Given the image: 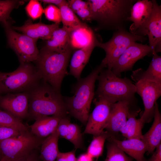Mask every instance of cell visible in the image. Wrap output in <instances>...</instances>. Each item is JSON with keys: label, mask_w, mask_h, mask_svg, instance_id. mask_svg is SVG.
Masks as SVG:
<instances>
[{"label": "cell", "mask_w": 161, "mask_h": 161, "mask_svg": "<svg viewBox=\"0 0 161 161\" xmlns=\"http://www.w3.org/2000/svg\"><path fill=\"white\" fill-rule=\"evenodd\" d=\"M60 10L63 27L72 32L78 28L87 26L81 21L68 6L67 1L58 7Z\"/></svg>", "instance_id": "cell-28"}, {"label": "cell", "mask_w": 161, "mask_h": 161, "mask_svg": "<svg viewBox=\"0 0 161 161\" xmlns=\"http://www.w3.org/2000/svg\"><path fill=\"white\" fill-rule=\"evenodd\" d=\"M97 40L96 39L87 46L77 49L72 55L69 65L70 73L78 80L80 79L81 72L96 47Z\"/></svg>", "instance_id": "cell-19"}, {"label": "cell", "mask_w": 161, "mask_h": 161, "mask_svg": "<svg viewBox=\"0 0 161 161\" xmlns=\"http://www.w3.org/2000/svg\"><path fill=\"white\" fill-rule=\"evenodd\" d=\"M59 136L57 129L45 138L41 144L40 158L42 161H55L59 153Z\"/></svg>", "instance_id": "cell-26"}, {"label": "cell", "mask_w": 161, "mask_h": 161, "mask_svg": "<svg viewBox=\"0 0 161 161\" xmlns=\"http://www.w3.org/2000/svg\"><path fill=\"white\" fill-rule=\"evenodd\" d=\"M132 101L123 100L113 104L105 129L110 137L120 132L127 121Z\"/></svg>", "instance_id": "cell-15"}, {"label": "cell", "mask_w": 161, "mask_h": 161, "mask_svg": "<svg viewBox=\"0 0 161 161\" xmlns=\"http://www.w3.org/2000/svg\"><path fill=\"white\" fill-rule=\"evenodd\" d=\"M114 142L126 154L136 161H144V154L147 152L146 143L142 139L133 138L119 140L111 137L109 139Z\"/></svg>", "instance_id": "cell-18"}, {"label": "cell", "mask_w": 161, "mask_h": 161, "mask_svg": "<svg viewBox=\"0 0 161 161\" xmlns=\"http://www.w3.org/2000/svg\"><path fill=\"white\" fill-rule=\"evenodd\" d=\"M71 32L63 27L57 28L53 32L50 38L46 41L44 47L58 51H63L71 48L70 44Z\"/></svg>", "instance_id": "cell-24"}, {"label": "cell", "mask_w": 161, "mask_h": 161, "mask_svg": "<svg viewBox=\"0 0 161 161\" xmlns=\"http://www.w3.org/2000/svg\"><path fill=\"white\" fill-rule=\"evenodd\" d=\"M138 111L130 109L127 121L120 132L127 139H142L143 134L142 129L144 124L140 118L137 119Z\"/></svg>", "instance_id": "cell-25"}, {"label": "cell", "mask_w": 161, "mask_h": 161, "mask_svg": "<svg viewBox=\"0 0 161 161\" xmlns=\"http://www.w3.org/2000/svg\"><path fill=\"white\" fill-rule=\"evenodd\" d=\"M21 133L17 130L10 128H0V141L17 136Z\"/></svg>", "instance_id": "cell-35"}, {"label": "cell", "mask_w": 161, "mask_h": 161, "mask_svg": "<svg viewBox=\"0 0 161 161\" xmlns=\"http://www.w3.org/2000/svg\"><path fill=\"white\" fill-rule=\"evenodd\" d=\"M45 139L39 138L28 131L0 141L2 158L7 161H18L41 145Z\"/></svg>", "instance_id": "cell-7"}, {"label": "cell", "mask_w": 161, "mask_h": 161, "mask_svg": "<svg viewBox=\"0 0 161 161\" xmlns=\"http://www.w3.org/2000/svg\"><path fill=\"white\" fill-rule=\"evenodd\" d=\"M29 92L28 117L35 120L44 116L65 117L67 111L58 92L42 80Z\"/></svg>", "instance_id": "cell-2"}, {"label": "cell", "mask_w": 161, "mask_h": 161, "mask_svg": "<svg viewBox=\"0 0 161 161\" xmlns=\"http://www.w3.org/2000/svg\"><path fill=\"white\" fill-rule=\"evenodd\" d=\"M75 13L83 20L86 21L92 20V13L89 6L79 10Z\"/></svg>", "instance_id": "cell-37"}, {"label": "cell", "mask_w": 161, "mask_h": 161, "mask_svg": "<svg viewBox=\"0 0 161 161\" xmlns=\"http://www.w3.org/2000/svg\"><path fill=\"white\" fill-rule=\"evenodd\" d=\"M152 55V59L146 70L140 68L133 72L131 78L136 82L140 80H146L161 83V57L157 53Z\"/></svg>", "instance_id": "cell-23"}, {"label": "cell", "mask_w": 161, "mask_h": 161, "mask_svg": "<svg viewBox=\"0 0 161 161\" xmlns=\"http://www.w3.org/2000/svg\"><path fill=\"white\" fill-rule=\"evenodd\" d=\"M55 161H68L66 152H59Z\"/></svg>", "instance_id": "cell-42"}, {"label": "cell", "mask_w": 161, "mask_h": 161, "mask_svg": "<svg viewBox=\"0 0 161 161\" xmlns=\"http://www.w3.org/2000/svg\"><path fill=\"white\" fill-rule=\"evenodd\" d=\"M41 80L36 66L31 63L20 64L12 72H0V94L29 91Z\"/></svg>", "instance_id": "cell-6"}, {"label": "cell", "mask_w": 161, "mask_h": 161, "mask_svg": "<svg viewBox=\"0 0 161 161\" xmlns=\"http://www.w3.org/2000/svg\"><path fill=\"white\" fill-rule=\"evenodd\" d=\"M18 161H39V159L34 151Z\"/></svg>", "instance_id": "cell-39"}, {"label": "cell", "mask_w": 161, "mask_h": 161, "mask_svg": "<svg viewBox=\"0 0 161 161\" xmlns=\"http://www.w3.org/2000/svg\"><path fill=\"white\" fill-rule=\"evenodd\" d=\"M0 161H7L5 159L3 158H2Z\"/></svg>", "instance_id": "cell-43"}, {"label": "cell", "mask_w": 161, "mask_h": 161, "mask_svg": "<svg viewBox=\"0 0 161 161\" xmlns=\"http://www.w3.org/2000/svg\"><path fill=\"white\" fill-rule=\"evenodd\" d=\"M153 10L149 18L135 32L134 34L147 35L152 55L161 51V6L152 0Z\"/></svg>", "instance_id": "cell-11"}, {"label": "cell", "mask_w": 161, "mask_h": 161, "mask_svg": "<svg viewBox=\"0 0 161 161\" xmlns=\"http://www.w3.org/2000/svg\"><path fill=\"white\" fill-rule=\"evenodd\" d=\"M135 86L136 93L141 97L144 107L140 118L144 124L149 123L154 117L155 104L161 95V83L140 80Z\"/></svg>", "instance_id": "cell-12"}, {"label": "cell", "mask_w": 161, "mask_h": 161, "mask_svg": "<svg viewBox=\"0 0 161 161\" xmlns=\"http://www.w3.org/2000/svg\"><path fill=\"white\" fill-rule=\"evenodd\" d=\"M29 93H8L0 95V108L21 120L28 117Z\"/></svg>", "instance_id": "cell-14"}, {"label": "cell", "mask_w": 161, "mask_h": 161, "mask_svg": "<svg viewBox=\"0 0 161 161\" xmlns=\"http://www.w3.org/2000/svg\"><path fill=\"white\" fill-rule=\"evenodd\" d=\"M97 80V96L103 97L112 103L123 100L132 101L136 93L135 85L129 78H121L111 70H102Z\"/></svg>", "instance_id": "cell-5"}, {"label": "cell", "mask_w": 161, "mask_h": 161, "mask_svg": "<svg viewBox=\"0 0 161 161\" xmlns=\"http://www.w3.org/2000/svg\"><path fill=\"white\" fill-rule=\"evenodd\" d=\"M151 55V50L149 45L134 43L116 61L111 70L114 74L119 77L121 72L132 70L137 61L145 56Z\"/></svg>", "instance_id": "cell-13"}, {"label": "cell", "mask_w": 161, "mask_h": 161, "mask_svg": "<svg viewBox=\"0 0 161 161\" xmlns=\"http://www.w3.org/2000/svg\"><path fill=\"white\" fill-rule=\"evenodd\" d=\"M25 9L28 15L33 20L39 18L44 13V10L41 5L36 0L30 1Z\"/></svg>", "instance_id": "cell-33"}, {"label": "cell", "mask_w": 161, "mask_h": 161, "mask_svg": "<svg viewBox=\"0 0 161 161\" xmlns=\"http://www.w3.org/2000/svg\"><path fill=\"white\" fill-rule=\"evenodd\" d=\"M76 161H93V158L86 153L81 154Z\"/></svg>", "instance_id": "cell-41"}, {"label": "cell", "mask_w": 161, "mask_h": 161, "mask_svg": "<svg viewBox=\"0 0 161 161\" xmlns=\"http://www.w3.org/2000/svg\"><path fill=\"white\" fill-rule=\"evenodd\" d=\"M2 157V156L0 152V160L1 159Z\"/></svg>", "instance_id": "cell-44"}, {"label": "cell", "mask_w": 161, "mask_h": 161, "mask_svg": "<svg viewBox=\"0 0 161 161\" xmlns=\"http://www.w3.org/2000/svg\"><path fill=\"white\" fill-rule=\"evenodd\" d=\"M7 127L14 129L21 133L29 131L21 120L9 113L0 109V128Z\"/></svg>", "instance_id": "cell-29"}, {"label": "cell", "mask_w": 161, "mask_h": 161, "mask_svg": "<svg viewBox=\"0 0 161 161\" xmlns=\"http://www.w3.org/2000/svg\"><path fill=\"white\" fill-rule=\"evenodd\" d=\"M147 40L145 36L133 34L126 29H120L115 31L111 38L106 43L97 40L95 46L104 50L106 56L102 62L111 69L116 61L131 44L137 41L143 42Z\"/></svg>", "instance_id": "cell-8"}, {"label": "cell", "mask_w": 161, "mask_h": 161, "mask_svg": "<svg viewBox=\"0 0 161 161\" xmlns=\"http://www.w3.org/2000/svg\"><path fill=\"white\" fill-rule=\"evenodd\" d=\"M92 20L97 29L116 31L126 29L131 8L137 0H89Z\"/></svg>", "instance_id": "cell-1"}, {"label": "cell", "mask_w": 161, "mask_h": 161, "mask_svg": "<svg viewBox=\"0 0 161 161\" xmlns=\"http://www.w3.org/2000/svg\"><path fill=\"white\" fill-rule=\"evenodd\" d=\"M93 102L95 107L89 115L84 133L95 136L100 134L106 129L113 103L98 96Z\"/></svg>", "instance_id": "cell-10"}, {"label": "cell", "mask_w": 161, "mask_h": 161, "mask_svg": "<svg viewBox=\"0 0 161 161\" xmlns=\"http://www.w3.org/2000/svg\"><path fill=\"white\" fill-rule=\"evenodd\" d=\"M1 23L8 44L17 55L20 64L35 61L39 52L36 45L37 41L26 35L16 32L8 21Z\"/></svg>", "instance_id": "cell-9"}, {"label": "cell", "mask_w": 161, "mask_h": 161, "mask_svg": "<svg viewBox=\"0 0 161 161\" xmlns=\"http://www.w3.org/2000/svg\"><path fill=\"white\" fill-rule=\"evenodd\" d=\"M154 120L149 130L143 135L142 139L146 143L149 154L153 152L156 148L161 144V114L159 109L158 104L155 105Z\"/></svg>", "instance_id": "cell-21"}, {"label": "cell", "mask_w": 161, "mask_h": 161, "mask_svg": "<svg viewBox=\"0 0 161 161\" xmlns=\"http://www.w3.org/2000/svg\"><path fill=\"white\" fill-rule=\"evenodd\" d=\"M46 18L49 21L59 24L61 21V16L60 9L53 4H49L44 10Z\"/></svg>", "instance_id": "cell-34"}, {"label": "cell", "mask_w": 161, "mask_h": 161, "mask_svg": "<svg viewBox=\"0 0 161 161\" xmlns=\"http://www.w3.org/2000/svg\"><path fill=\"white\" fill-rule=\"evenodd\" d=\"M59 27L58 23L51 24L33 23L30 21H27L22 26L12 27L14 30L21 32L36 41L39 38L46 41L49 39L53 31Z\"/></svg>", "instance_id": "cell-17"}, {"label": "cell", "mask_w": 161, "mask_h": 161, "mask_svg": "<svg viewBox=\"0 0 161 161\" xmlns=\"http://www.w3.org/2000/svg\"><path fill=\"white\" fill-rule=\"evenodd\" d=\"M63 117L52 116L38 117L30 126L31 132L39 138L47 137L56 129L60 120Z\"/></svg>", "instance_id": "cell-22"}, {"label": "cell", "mask_w": 161, "mask_h": 161, "mask_svg": "<svg viewBox=\"0 0 161 161\" xmlns=\"http://www.w3.org/2000/svg\"><path fill=\"white\" fill-rule=\"evenodd\" d=\"M106 67L102 62L87 76L80 79L75 85L73 95L65 99L67 110L83 124H86L95 92V83L98 75Z\"/></svg>", "instance_id": "cell-4"}, {"label": "cell", "mask_w": 161, "mask_h": 161, "mask_svg": "<svg viewBox=\"0 0 161 161\" xmlns=\"http://www.w3.org/2000/svg\"><path fill=\"white\" fill-rule=\"evenodd\" d=\"M68 6L75 13L79 10L89 6L88 1L81 0H70L67 1Z\"/></svg>", "instance_id": "cell-36"}, {"label": "cell", "mask_w": 161, "mask_h": 161, "mask_svg": "<svg viewBox=\"0 0 161 161\" xmlns=\"http://www.w3.org/2000/svg\"><path fill=\"white\" fill-rule=\"evenodd\" d=\"M107 145V152L105 161H132L129 157L113 141L110 140Z\"/></svg>", "instance_id": "cell-31"}, {"label": "cell", "mask_w": 161, "mask_h": 161, "mask_svg": "<svg viewBox=\"0 0 161 161\" xmlns=\"http://www.w3.org/2000/svg\"><path fill=\"white\" fill-rule=\"evenodd\" d=\"M71 48L58 51L44 47L35 61L42 80L59 92L72 52Z\"/></svg>", "instance_id": "cell-3"}, {"label": "cell", "mask_w": 161, "mask_h": 161, "mask_svg": "<svg viewBox=\"0 0 161 161\" xmlns=\"http://www.w3.org/2000/svg\"><path fill=\"white\" fill-rule=\"evenodd\" d=\"M39 1L45 4H55L58 6V7L67 2V1L64 0H42Z\"/></svg>", "instance_id": "cell-40"}, {"label": "cell", "mask_w": 161, "mask_h": 161, "mask_svg": "<svg viewBox=\"0 0 161 161\" xmlns=\"http://www.w3.org/2000/svg\"><path fill=\"white\" fill-rule=\"evenodd\" d=\"M153 8L152 0H138L132 5L128 21L132 22L129 32L134 34L136 30L150 17Z\"/></svg>", "instance_id": "cell-16"}, {"label": "cell", "mask_w": 161, "mask_h": 161, "mask_svg": "<svg viewBox=\"0 0 161 161\" xmlns=\"http://www.w3.org/2000/svg\"><path fill=\"white\" fill-rule=\"evenodd\" d=\"M21 4L16 0H0V21H8L11 11Z\"/></svg>", "instance_id": "cell-32"}, {"label": "cell", "mask_w": 161, "mask_h": 161, "mask_svg": "<svg viewBox=\"0 0 161 161\" xmlns=\"http://www.w3.org/2000/svg\"><path fill=\"white\" fill-rule=\"evenodd\" d=\"M98 159H96L95 161H97Z\"/></svg>", "instance_id": "cell-45"}, {"label": "cell", "mask_w": 161, "mask_h": 161, "mask_svg": "<svg viewBox=\"0 0 161 161\" xmlns=\"http://www.w3.org/2000/svg\"><path fill=\"white\" fill-rule=\"evenodd\" d=\"M110 137L107 131H103L100 134L94 136L88 148L87 153L93 159H98L103 154L106 140Z\"/></svg>", "instance_id": "cell-30"}, {"label": "cell", "mask_w": 161, "mask_h": 161, "mask_svg": "<svg viewBox=\"0 0 161 161\" xmlns=\"http://www.w3.org/2000/svg\"><path fill=\"white\" fill-rule=\"evenodd\" d=\"M57 129L59 137L70 142L75 149L82 147V135L79 127L76 124L71 123L66 117L61 120Z\"/></svg>", "instance_id": "cell-20"}, {"label": "cell", "mask_w": 161, "mask_h": 161, "mask_svg": "<svg viewBox=\"0 0 161 161\" xmlns=\"http://www.w3.org/2000/svg\"><path fill=\"white\" fill-rule=\"evenodd\" d=\"M155 150L151 157L148 159H145L144 161H161V144Z\"/></svg>", "instance_id": "cell-38"}, {"label": "cell", "mask_w": 161, "mask_h": 161, "mask_svg": "<svg viewBox=\"0 0 161 161\" xmlns=\"http://www.w3.org/2000/svg\"><path fill=\"white\" fill-rule=\"evenodd\" d=\"M96 39L92 30L87 26L81 27L71 32L70 46L72 49H79L87 46Z\"/></svg>", "instance_id": "cell-27"}]
</instances>
